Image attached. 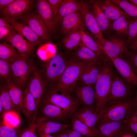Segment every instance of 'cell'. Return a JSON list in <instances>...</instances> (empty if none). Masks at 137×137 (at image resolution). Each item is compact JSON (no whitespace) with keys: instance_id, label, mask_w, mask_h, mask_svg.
I'll list each match as a JSON object with an SVG mask.
<instances>
[{"instance_id":"6da1fadb","label":"cell","mask_w":137,"mask_h":137,"mask_svg":"<svg viewBox=\"0 0 137 137\" xmlns=\"http://www.w3.org/2000/svg\"><path fill=\"white\" fill-rule=\"evenodd\" d=\"M101 60L103 63L102 68L94 87L95 109L96 112L99 113L106 104L115 73L114 66L110 59L105 55Z\"/></svg>"},{"instance_id":"7a4b0ae2","label":"cell","mask_w":137,"mask_h":137,"mask_svg":"<svg viewBox=\"0 0 137 137\" xmlns=\"http://www.w3.org/2000/svg\"><path fill=\"white\" fill-rule=\"evenodd\" d=\"M93 63L94 62H82L72 58L68 60L67 66L58 83L50 91L59 92L61 94L71 96L83 72L88 66Z\"/></svg>"},{"instance_id":"3957f363","label":"cell","mask_w":137,"mask_h":137,"mask_svg":"<svg viewBox=\"0 0 137 137\" xmlns=\"http://www.w3.org/2000/svg\"><path fill=\"white\" fill-rule=\"evenodd\" d=\"M134 96L107 103L100 113L99 122L126 120L135 112Z\"/></svg>"},{"instance_id":"277c9868","label":"cell","mask_w":137,"mask_h":137,"mask_svg":"<svg viewBox=\"0 0 137 137\" xmlns=\"http://www.w3.org/2000/svg\"><path fill=\"white\" fill-rule=\"evenodd\" d=\"M27 86L35 100L38 111L49 90L47 80L40 69L35 66Z\"/></svg>"},{"instance_id":"5b68a950","label":"cell","mask_w":137,"mask_h":137,"mask_svg":"<svg viewBox=\"0 0 137 137\" xmlns=\"http://www.w3.org/2000/svg\"><path fill=\"white\" fill-rule=\"evenodd\" d=\"M68 61L60 54H56L46 62L43 68L40 69L47 80L49 90L53 89L58 83Z\"/></svg>"},{"instance_id":"8992f818","label":"cell","mask_w":137,"mask_h":137,"mask_svg":"<svg viewBox=\"0 0 137 137\" xmlns=\"http://www.w3.org/2000/svg\"><path fill=\"white\" fill-rule=\"evenodd\" d=\"M11 78L22 89L29 80L35 65L31 59L21 56L10 62Z\"/></svg>"},{"instance_id":"52a82bcc","label":"cell","mask_w":137,"mask_h":137,"mask_svg":"<svg viewBox=\"0 0 137 137\" xmlns=\"http://www.w3.org/2000/svg\"><path fill=\"white\" fill-rule=\"evenodd\" d=\"M79 11L83 18L85 27L99 47L106 39L104 38L103 33L91 11L88 2L81 0L79 1Z\"/></svg>"},{"instance_id":"ba28073f","label":"cell","mask_w":137,"mask_h":137,"mask_svg":"<svg viewBox=\"0 0 137 137\" xmlns=\"http://www.w3.org/2000/svg\"><path fill=\"white\" fill-rule=\"evenodd\" d=\"M33 0H15L0 11L2 18L13 20L20 19L25 14L31 11L34 5Z\"/></svg>"},{"instance_id":"9c48e42d","label":"cell","mask_w":137,"mask_h":137,"mask_svg":"<svg viewBox=\"0 0 137 137\" xmlns=\"http://www.w3.org/2000/svg\"><path fill=\"white\" fill-rule=\"evenodd\" d=\"M43 101L59 107L69 113L71 116L79 108L78 100L71 96L59 94L51 91L48 92Z\"/></svg>"},{"instance_id":"30bf717a","label":"cell","mask_w":137,"mask_h":137,"mask_svg":"<svg viewBox=\"0 0 137 137\" xmlns=\"http://www.w3.org/2000/svg\"><path fill=\"white\" fill-rule=\"evenodd\" d=\"M134 89L127 84L121 77L117 73H115L110 90L107 98L106 104L112 100L134 96L136 91Z\"/></svg>"},{"instance_id":"8fae6325","label":"cell","mask_w":137,"mask_h":137,"mask_svg":"<svg viewBox=\"0 0 137 137\" xmlns=\"http://www.w3.org/2000/svg\"><path fill=\"white\" fill-rule=\"evenodd\" d=\"M124 38L116 35L106 40L99 48L103 53L109 58L118 56L123 58V55L128 50Z\"/></svg>"},{"instance_id":"7c38bea8","label":"cell","mask_w":137,"mask_h":137,"mask_svg":"<svg viewBox=\"0 0 137 137\" xmlns=\"http://www.w3.org/2000/svg\"><path fill=\"white\" fill-rule=\"evenodd\" d=\"M40 109L41 115L39 116L48 120L66 123L71 116L61 108L46 101L42 102Z\"/></svg>"},{"instance_id":"4fadbf2b","label":"cell","mask_w":137,"mask_h":137,"mask_svg":"<svg viewBox=\"0 0 137 137\" xmlns=\"http://www.w3.org/2000/svg\"><path fill=\"white\" fill-rule=\"evenodd\" d=\"M123 80L129 86L137 87V76L128 61L119 57L110 58Z\"/></svg>"},{"instance_id":"5bb4252c","label":"cell","mask_w":137,"mask_h":137,"mask_svg":"<svg viewBox=\"0 0 137 137\" xmlns=\"http://www.w3.org/2000/svg\"><path fill=\"white\" fill-rule=\"evenodd\" d=\"M27 24L43 41L49 40V33L40 18L36 13L29 12L20 19Z\"/></svg>"},{"instance_id":"9a60e30c","label":"cell","mask_w":137,"mask_h":137,"mask_svg":"<svg viewBox=\"0 0 137 137\" xmlns=\"http://www.w3.org/2000/svg\"><path fill=\"white\" fill-rule=\"evenodd\" d=\"M37 13L49 33H54L57 29L56 23L47 0L36 1Z\"/></svg>"},{"instance_id":"2e32d148","label":"cell","mask_w":137,"mask_h":137,"mask_svg":"<svg viewBox=\"0 0 137 137\" xmlns=\"http://www.w3.org/2000/svg\"><path fill=\"white\" fill-rule=\"evenodd\" d=\"M60 25L62 32L66 35L85 27L83 18L79 11L70 13L64 17Z\"/></svg>"},{"instance_id":"e0dca14e","label":"cell","mask_w":137,"mask_h":137,"mask_svg":"<svg viewBox=\"0 0 137 137\" xmlns=\"http://www.w3.org/2000/svg\"><path fill=\"white\" fill-rule=\"evenodd\" d=\"M126 121L98 122L95 129L99 137H117L124 128Z\"/></svg>"},{"instance_id":"ac0fdd59","label":"cell","mask_w":137,"mask_h":137,"mask_svg":"<svg viewBox=\"0 0 137 137\" xmlns=\"http://www.w3.org/2000/svg\"><path fill=\"white\" fill-rule=\"evenodd\" d=\"M71 116L77 118L91 129L96 130L95 127L99 121L100 114L94 107L84 106L79 108Z\"/></svg>"},{"instance_id":"d6986e66","label":"cell","mask_w":137,"mask_h":137,"mask_svg":"<svg viewBox=\"0 0 137 137\" xmlns=\"http://www.w3.org/2000/svg\"><path fill=\"white\" fill-rule=\"evenodd\" d=\"M36 124L38 134H54L70 128L71 126L66 123L48 120L40 116L36 117Z\"/></svg>"},{"instance_id":"ffe728a7","label":"cell","mask_w":137,"mask_h":137,"mask_svg":"<svg viewBox=\"0 0 137 137\" xmlns=\"http://www.w3.org/2000/svg\"><path fill=\"white\" fill-rule=\"evenodd\" d=\"M21 35L15 32L12 35L8 42L11 44L19 52L23 57L30 59L36 48L34 45L25 40Z\"/></svg>"},{"instance_id":"44dd1931","label":"cell","mask_w":137,"mask_h":137,"mask_svg":"<svg viewBox=\"0 0 137 137\" xmlns=\"http://www.w3.org/2000/svg\"><path fill=\"white\" fill-rule=\"evenodd\" d=\"M102 67V60L90 64L84 70L78 80L82 84L94 86Z\"/></svg>"},{"instance_id":"7402d4cb","label":"cell","mask_w":137,"mask_h":137,"mask_svg":"<svg viewBox=\"0 0 137 137\" xmlns=\"http://www.w3.org/2000/svg\"><path fill=\"white\" fill-rule=\"evenodd\" d=\"M88 2L91 11L102 33L111 30L110 22L103 11L100 1L91 0Z\"/></svg>"},{"instance_id":"603a6c76","label":"cell","mask_w":137,"mask_h":137,"mask_svg":"<svg viewBox=\"0 0 137 137\" xmlns=\"http://www.w3.org/2000/svg\"><path fill=\"white\" fill-rule=\"evenodd\" d=\"M4 18L8 22L18 33L23 37H25L28 41L34 45L36 46L39 45L43 41L24 22Z\"/></svg>"},{"instance_id":"cb8c5ba5","label":"cell","mask_w":137,"mask_h":137,"mask_svg":"<svg viewBox=\"0 0 137 137\" xmlns=\"http://www.w3.org/2000/svg\"><path fill=\"white\" fill-rule=\"evenodd\" d=\"M5 84L16 109L25 115L23 107L24 94L22 89L11 78L5 82Z\"/></svg>"},{"instance_id":"d4e9b609","label":"cell","mask_w":137,"mask_h":137,"mask_svg":"<svg viewBox=\"0 0 137 137\" xmlns=\"http://www.w3.org/2000/svg\"><path fill=\"white\" fill-rule=\"evenodd\" d=\"M94 86L81 84L76 87V95L84 106L94 107L95 104Z\"/></svg>"},{"instance_id":"484cf974","label":"cell","mask_w":137,"mask_h":137,"mask_svg":"<svg viewBox=\"0 0 137 137\" xmlns=\"http://www.w3.org/2000/svg\"><path fill=\"white\" fill-rule=\"evenodd\" d=\"M79 46V47L75 49L72 57L73 59L85 63L96 62L102 60L95 53L84 45L82 42Z\"/></svg>"},{"instance_id":"4316f807","label":"cell","mask_w":137,"mask_h":137,"mask_svg":"<svg viewBox=\"0 0 137 137\" xmlns=\"http://www.w3.org/2000/svg\"><path fill=\"white\" fill-rule=\"evenodd\" d=\"M23 107L25 115L30 123L38 113L35 100L30 92L27 86L23 92Z\"/></svg>"},{"instance_id":"83f0119b","label":"cell","mask_w":137,"mask_h":137,"mask_svg":"<svg viewBox=\"0 0 137 137\" xmlns=\"http://www.w3.org/2000/svg\"><path fill=\"white\" fill-rule=\"evenodd\" d=\"M103 11L110 23L120 17L127 14L118 6L111 0L100 1Z\"/></svg>"},{"instance_id":"f1b7e54d","label":"cell","mask_w":137,"mask_h":137,"mask_svg":"<svg viewBox=\"0 0 137 137\" xmlns=\"http://www.w3.org/2000/svg\"><path fill=\"white\" fill-rule=\"evenodd\" d=\"M79 1L74 0H63L59 10L56 21V28L60 25L62 19L68 14L79 11Z\"/></svg>"},{"instance_id":"f546056e","label":"cell","mask_w":137,"mask_h":137,"mask_svg":"<svg viewBox=\"0 0 137 137\" xmlns=\"http://www.w3.org/2000/svg\"><path fill=\"white\" fill-rule=\"evenodd\" d=\"M130 19L127 14L122 16L111 22V30L116 35L124 38L128 37V29Z\"/></svg>"},{"instance_id":"4dcf8cb0","label":"cell","mask_w":137,"mask_h":137,"mask_svg":"<svg viewBox=\"0 0 137 137\" xmlns=\"http://www.w3.org/2000/svg\"><path fill=\"white\" fill-rule=\"evenodd\" d=\"M71 129L83 137H99L96 131L93 130L76 118L71 116Z\"/></svg>"},{"instance_id":"1f68e13d","label":"cell","mask_w":137,"mask_h":137,"mask_svg":"<svg viewBox=\"0 0 137 137\" xmlns=\"http://www.w3.org/2000/svg\"><path fill=\"white\" fill-rule=\"evenodd\" d=\"M85 28L78 29L66 35L62 40L65 48L68 50L75 49L81 43L82 30Z\"/></svg>"},{"instance_id":"d6a6232c","label":"cell","mask_w":137,"mask_h":137,"mask_svg":"<svg viewBox=\"0 0 137 137\" xmlns=\"http://www.w3.org/2000/svg\"><path fill=\"white\" fill-rule=\"evenodd\" d=\"M21 56L18 51L10 44L0 43V59L11 62Z\"/></svg>"},{"instance_id":"836d02e7","label":"cell","mask_w":137,"mask_h":137,"mask_svg":"<svg viewBox=\"0 0 137 137\" xmlns=\"http://www.w3.org/2000/svg\"><path fill=\"white\" fill-rule=\"evenodd\" d=\"M83 29L82 31L81 42L82 44L97 55L101 59L105 55L99 48L98 44Z\"/></svg>"},{"instance_id":"e575fe53","label":"cell","mask_w":137,"mask_h":137,"mask_svg":"<svg viewBox=\"0 0 137 137\" xmlns=\"http://www.w3.org/2000/svg\"><path fill=\"white\" fill-rule=\"evenodd\" d=\"M0 102L3 105L4 113L10 111L16 112V108L5 84L0 86Z\"/></svg>"},{"instance_id":"d590c367","label":"cell","mask_w":137,"mask_h":137,"mask_svg":"<svg viewBox=\"0 0 137 137\" xmlns=\"http://www.w3.org/2000/svg\"><path fill=\"white\" fill-rule=\"evenodd\" d=\"M111 1L119 7L129 17L134 19H137V7L127 0Z\"/></svg>"},{"instance_id":"8d00e7d4","label":"cell","mask_w":137,"mask_h":137,"mask_svg":"<svg viewBox=\"0 0 137 137\" xmlns=\"http://www.w3.org/2000/svg\"><path fill=\"white\" fill-rule=\"evenodd\" d=\"M3 122L6 125L14 128H18L20 120L16 112L10 111L5 112L2 116Z\"/></svg>"},{"instance_id":"74e56055","label":"cell","mask_w":137,"mask_h":137,"mask_svg":"<svg viewBox=\"0 0 137 137\" xmlns=\"http://www.w3.org/2000/svg\"><path fill=\"white\" fill-rule=\"evenodd\" d=\"M20 131L18 128L8 126L5 124L2 120L1 121L0 137H19Z\"/></svg>"},{"instance_id":"f35d334b","label":"cell","mask_w":137,"mask_h":137,"mask_svg":"<svg viewBox=\"0 0 137 137\" xmlns=\"http://www.w3.org/2000/svg\"><path fill=\"white\" fill-rule=\"evenodd\" d=\"M0 77L2 80L5 82L11 78L10 62L0 59Z\"/></svg>"},{"instance_id":"ab89813d","label":"cell","mask_w":137,"mask_h":137,"mask_svg":"<svg viewBox=\"0 0 137 137\" xmlns=\"http://www.w3.org/2000/svg\"><path fill=\"white\" fill-rule=\"evenodd\" d=\"M36 117H34L32 121L29 123V125L26 128L22 130H20L19 137H37L36 124Z\"/></svg>"},{"instance_id":"60d3db41","label":"cell","mask_w":137,"mask_h":137,"mask_svg":"<svg viewBox=\"0 0 137 137\" xmlns=\"http://www.w3.org/2000/svg\"><path fill=\"white\" fill-rule=\"evenodd\" d=\"M123 59L127 60L130 65L133 71L137 76V52L128 50L123 55Z\"/></svg>"},{"instance_id":"b9f144b4","label":"cell","mask_w":137,"mask_h":137,"mask_svg":"<svg viewBox=\"0 0 137 137\" xmlns=\"http://www.w3.org/2000/svg\"><path fill=\"white\" fill-rule=\"evenodd\" d=\"M137 37V19H131L128 29V39L126 41L128 46Z\"/></svg>"},{"instance_id":"7bdbcfd3","label":"cell","mask_w":137,"mask_h":137,"mask_svg":"<svg viewBox=\"0 0 137 137\" xmlns=\"http://www.w3.org/2000/svg\"><path fill=\"white\" fill-rule=\"evenodd\" d=\"M125 127L137 135V114L135 112L126 120Z\"/></svg>"},{"instance_id":"ee69618b","label":"cell","mask_w":137,"mask_h":137,"mask_svg":"<svg viewBox=\"0 0 137 137\" xmlns=\"http://www.w3.org/2000/svg\"><path fill=\"white\" fill-rule=\"evenodd\" d=\"M63 1V0H47L56 23L59 8Z\"/></svg>"},{"instance_id":"f6af8a7d","label":"cell","mask_w":137,"mask_h":137,"mask_svg":"<svg viewBox=\"0 0 137 137\" xmlns=\"http://www.w3.org/2000/svg\"><path fill=\"white\" fill-rule=\"evenodd\" d=\"M14 29L0 27V40L3 39L8 42L12 35L15 32Z\"/></svg>"},{"instance_id":"bcb514c9","label":"cell","mask_w":137,"mask_h":137,"mask_svg":"<svg viewBox=\"0 0 137 137\" xmlns=\"http://www.w3.org/2000/svg\"><path fill=\"white\" fill-rule=\"evenodd\" d=\"M117 137H137V135L130 131L126 129L124 127V129Z\"/></svg>"},{"instance_id":"7dc6e473","label":"cell","mask_w":137,"mask_h":137,"mask_svg":"<svg viewBox=\"0 0 137 137\" xmlns=\"http://www.w3.org/2000/svg\"><path fill=\"white\" fill-rule=\"evenodd\" d=\"M15 0H0V11L9 6Z\"/></svg>"},{"instance_id":"c3c4849f","label":"cell","mask_w":137,"mask_h":137,"mask_svg":"<svg viewBox=\"0 0 137 137\" xmlns=\"http://www.w3.org/2000/svg\"><path fill=\"white\" fill-rule=\"evenodd\" d=\"M0 27L14 29L6 20L2 18H0Z\"/></svg>"},{"instance_id":"681fc988","label":"cell","mask_w":137,"mask_h":137,"mask_svg":"<svg viewBox=\"0 0 137 137\" xmlns=\"http://www.w3.org/2000/svg\"><path fill=\"white\" fill-rule=\"evenodd\" d=\"M68 129H66L62 130L58 132L53 134L52 135L54 137H68L67 132V130Z\"/></svg>"},{"instance_id":"f907efd6","label":"cell","mask_w":137,"mask_h":137,"mask_svg":"<svg viewBox=\"0 0 137 137\" xmlns=\"http://www.w3.org/2000/svg\"><path fill=\"white\" fill-rule=\"evenodd\" d=\"M67 132L68 137H83L80 134L71 129H68Z\"/></svg>"},{"instance_id":"816d5d0a","label":"cell","mask_w":137,"mask_h":137,"mask_svg":"<svg viewBox=\"0 0 137 137\" xmlns=\"http://www.w3.org/2000/svg\"><path fill=\"white\" fill-rule=\"evenodd\" d=\"M131 51L137 52V37L128 46Z\"/></svg>"},{"instance_id":"f5cc1de1","label":"cell","mask_w":137,"mask_h":137,"mask_svg":"<svg viewBox=\"0 0 137 137\" xmlns=\"http://www.w3.org/2000/svg\"><path fill=\"white\" fill-rule=\"evenodd\" d=\"M135 105V113L137 114V91H136L134 96Z\"/></svg>"},{"instance_id":"db71d44e","label":"cell","mask_w":137,"mask_h":137,"mask_svg":"<svg viewBox=\"0 0 137 137\" xmlns=\"http://www.w3.org/2000/svg\"><path fill=\"white\" fill-rule=\"evenodd\" d=\"M39 137H54L51 134H39Z\"/></svg>"},{"instance_id":"11a10c76","label":"cell","mask_w":137,"mask_h":137,"mask_svg":"<svg viewBox=\"0 0 137 137\" xmlns=\"http://www.w3.org/2000/svg\"><path fill=\"white\" fill-rule=\"evenodd\" d=\"M131 4L137 7V0H127Z\"/></svg>"}]
</instances>
